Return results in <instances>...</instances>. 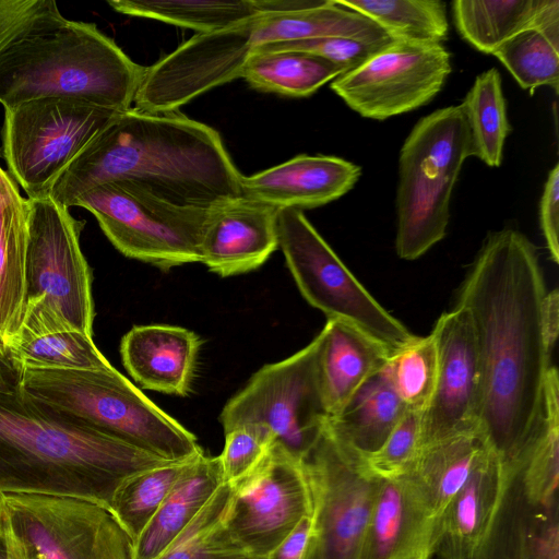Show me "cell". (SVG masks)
<instances>
[{
  "instance_id": "cell-46",
  "label": "cell",
  "mask_w": 559,
  "mask_h": 559,
  "mask_svg": "<svg viewBox=\"0 0 559 559\" xmlns=\"http://www.w3.org/2000/svg\"><path fill=\"white\" fill-rule=\"evenodd\" d=\"M21 372L16 368L9 352L0 346V390L20 386Z\"/></svg>"
},
{
  "instance_id": "cell-34",
  "label": "cell",
  "mask_w": 559,
  "mask_h": 559,
  "mask_svg": "<svg viewBox=\"0 0 559 559\" xmlns=\"http://www.w3.org/2000/svg\"><path fill=\"white\" fill-rule=\"evenodd\" d=\"M16 368L99 370L111 367L92 336L76 330L19 336L8 349Z\"/></svg>"
},
{
  "instance_id": "cell-4",
  "label": "cell",
  "mask_w": 559,
  "mask_h": 559,
  "mask_svg": "<svg viewBox=\"0 0 559 559\" xmlns=\"http://www.w3.org/2000/svg\"><path fill=\"white\" fill-rule=\"evenodd\" d=\"M144 70L94 23L66 20L0 55V104L69 97L122 112Z\"/></svg>"
},
{
  "instance_id": "cell-49",
  "label": "cell",
  "mask_w": 559,
  "mask_h": 559,
  "mask_svg": "<svg viewBox=\"0 0 559 559\" xmlns=\"http://www.w3.org/2000/svg\"><path fill=\"white\" fill-rule=\"evenodd\" d=\"M421 559H430V558H421Z\"/></svg>"
},
{
  "instance_id": "cell-6",
  "label": "cell",
  "mask_w": 559,
  "mask_h": 559,
  "mask_svg": "<svg viewBox=\"0 0 559 559\" xmlns=\"http://www.w3.org/2000/svg\"><path fill=\"white\" fill-rule=\"evenodd\" d=\"M473 156L462 105L432 111L414 126L399 157L395 249L415 260L444 238L450 202L464 162Z\"/></svg>"
},
{
  "instance_id": "cell-11",
  "label": "cell",
  "mask_w": 559,
  "mask_h": 559,
  "mask_svg": "<svg viewBox=\"0 0 559 559\" xmlns=\"http://www.w3.org/2000/svg\"><path fill=\"white\" fill-rule=\"evenodd\" d=\"M277 237L301 295L328 320L353 325L391 354L416 336L369 294L301 210H278Z\"/></svg>"
},
{
  "instance_id": "cell-7",
  "label": "cell",
  "mask_w": 559,
  "mask_h": 559,
  "mask_svg": "<svg viewBox=\"0 0 559 559\" xmlns=\"http://www.w3.org/2000/svg\"><path fill=\"white\" fill-rule=\"evenodd\" d=\"M27 200L26 306L16 337L62 330L92 336L93 277L80 246L84 221L50 195Z\"/></svg>"
},
{
  "instance_id": "cell-26",
  "label": "cell",
  "mask_w": 559,
  "mask_h": 559,
  "mask_svg": "<svg viewBox=\"0 0 559 559\" xmlns=\"http://www.w3.org/2000/svg\"><path fill=\"white\" fill-rule=\"evenodd\" d=\"M321 37H343L367 44L394 40L370 19L335 0H322L316 7L296 11L264 12L251 20L252 50L266 44Z\"/></svg>"
},
{
  "instance_id": "cell-37",
  "label": "cell",
  "mask_w": 559,
  "mask_h": 559,
  "mask_svg": "<svg viewBox=\"0 0 559 559\" xmlns=\"http://www.w3.org/2000/svg\"><path fill=\"white\" fill-rule=\"evenodd\" d=\"M384 370L405 408L423 414L432 397L438 373L432 334L415 336L394 350L388 357Z\"/></svg>"
},
{
  "instance_id": "cell-36",
  "label": "cell",
  "mask_w": 559,
  "mask_h": 559,
  "mask_svg": "<svg viewBox=\"0 0 559 559\" xmlns=\"http://www.w3.org/2000/svg\"><path fill=\"white\" fill-rule=\"evenodd\" d=\"M193 459L171 462L141 472L126 480L117 490L111 513L133 543Z\"/></svg>"
},
{
  "instance_id": "cell-18",
  "label": "cell",
  "mask_w": 559,
  "mask_h": 559,
  "mask_svg": "<svg viewBox=\"0 0 559 559\" xmlns=\"http://www.w3.org/2000/svg\"><path fill=\"white\" fill-rule=\"evenodd\" d=\"M278 210L242 195L214 206L203 231L201 263L222 277L260 267L278 247Z\"/></svg>"
},
{
  "instance_id": "cell-41",
  "label": "cell",
  "mask_w": 559,
  "mask_h": 559,
  "mask_svg": "<svg viewBox=\"0 0 559 559\" xmlns=\"http://www.w3.org/2000/svg\"><path fill=\"white\" fill-rule=\"evenodd\" d=\"M275 441L271 430L261 425H241L226 432L224 450L218 455L224 481L234 485L243 478Z\"/></svg>"
},
{
  "instance_id": "cell-24",
  "label": "cell",
  "mask_w": 559,
  "mask_h": 559,
  "mask_svg": "<svg viewBox=\"0 0 559 559\" xmlns=\"http://www.w3.org/2000/svg\"><path fill=\"white\" fill-rule=\"evenodd\" d=\"M456 31L471 46L492 53L514 35L537 29L559 45L558 0H455Z\"/></svg>"
},
{
  "instance_id": "cell-23",
  "label": "cell",
  "mask_w": 559,
  "mask_h": 559,
  "mask_svg": "<svg viewBox=\"0 0 559 559\" xmlns=\"http://www.w3.org/2000/svg\"><path fill=\"white\" fill-rule=\"evenodd\" d=\"M28 238V200L0 167V346L7 352L25 312Z\"/></svg>"
},
{
  "instance_id": "cell-29",
  "label": "cell",
  "mask_w": 559,
  "mask_h": 559,
  "mask_svg": "<svg viewBox=\"0 0 559 559\" xmlns=\"http://www.w3.org/2000/svg\"><path fill=\"white\" fill-rule=\"evenodd\" d=\"M490 448L479 430L453 435L420 448L407 475L429 502L437 520Z\"/></svg>"
},
{
  "instance_id": "cell-3",
  "label": "cell",
  "mask_w": 559,
  "mask_h": 559,
  "mask_svg": "<svg viewBox=\"0 0 559 559\" xmlns=\"http://www.w3.org/2000/svg\"><path fill=\"white\" fill-rule=\"evenodd\" d=\"M167 463L50 414L20 386L0 390V493L74 497L111 511L126 480Z\"/></svg>"
},
{
  "instance_id": "cell-47",
  "label": "cell",
  "mask_w": 559,
  "mask_h": 559,
  "mask_svg": "<svg viewBox=\"0 0 559 559\" xmlns=\"http://www.w3.org/2000/svg\"><path fill=\"white\" fill-rule=\"evenodd\" d=\"M0 559H8L3 535L0 530Z\"/></svg>"
},
{
  "instance_id": "cell-5",
  "label": "cell",
  "mask_w": 559,
  "mask_h": 559,
  "mask_svg": "<svg viewBox=\"0 0 559 559\" xmlns=\"http://www.w3.org/2000/svg\"><path fill=\"white\" fill-rule=\"evenodd\" d=\"M20 390L50 414L170 462L203 450L195 436L112 366L99 370L25 369Z\"/></svg>"
},
{
  "instance_id": "cell-19",
  "label": "cell",
  "mask_w": 559,
  "mask_h": 559,
  "mask_svg": "<svg viewBox=\"0 0 559 559\" xmlns=\"http://www.w3.org/2000/svg\"><path fill=\"white\" fill-rule=\"evenodd\" d=\"M437 516L408 475L379 478L360 559L430 558Z\"/></svg>"
},
{
  "instance_id": "cell-2",
  "label": "cell",
  "mask_w": 559,
  "mask_h": 559,
  "mask_svg": "<svg viewBox=\"0 0 559 559\" xmlns=\"http://www.w3.org/2000/svg\"><path fill=\"white\" fill-rule=\"evenodd\" d=\"M240 178L212 127L177 111L131 107L87 144L50 197L70 207L95 186L128 181L171 204L212 209L242 195Z\"/></svg>"
},
{
  "instance_id": "cell-30",
  "label": "cell",
  "mask_w": 559,
  "mask_h": 559,
  "mask_svg": "<svg viewBox=\"0 0 559 559\" xmlns=\"http://www.w3.org/2000/svg\"><path fill=\"white\" fill-rule=\"evenodd\" d=\"M347 70L324 58L300 51L252 55L242 71L253 88L290 97H307Z\"/></svg>"
},
{
  "instance_id": "cell-1",
  "label": "cell",
  "mask_w": 559,
  "mask_h": 559,
  "mask_svg": "<svg viewBox=\"0 0 559 559\" xmlns=\"http://www.w3.org/2000/svg\"><path fill=\"white\" fill-rule=\"evenodd\" d=\"M546 293L536 247L504 228L487 236L457 295L480 364L478 430L507 465L520 461L543 420L551 367L542 324Z\"/></svg>"
},
{
  "instance_id": "cell-12",
  "label": "cell",
  "mask_w": 559,
  "mask_h": 559,
  "mask_svg": "<svg viewBox=\"0 0 559 559\" xmlns=\"http://www.w3.org/2000/svg\"><path fill=\"white\" fill-rule=\"evenodd\" d=\"M321 335L294 355L259 369L224 406V432L241 425L266 427L276 442L304 461L329 418L320 380Z\"/></svg>"
},
{
  "instance_id": "cell-45",
  "label": "cell",
  "mask_w": 559,
  "mask_h": 559,
  "mask_svg": "<svg viewBox=\"0 0 559 559\" xmlns=\"http://www.w3.org/2000/svg\"><path fill=\"white\" fill-rule=\"evenodd\" d=\"M542 324L547 347L552 353L559 332V293L556 288L547 292L544 297Z\"/></svg>"
},
{
  "instance_id": "cell-16",
  "label": "cell",
  "mask_w": 559,
  "mask_h": 559,
  "mask_svg": "<svg viewBox=\"0 0 559 559\" xmlns=\"http://www.w3.org/2000/svg\"><path fill=\"white\" fill-rule=\"evenodd\" d=\"M507 484L474 559H559V466L508 465Z\"/></svg>"
},
{
  "instance_id": "cell-8",
  "label": "cell",
  "mask_w": 559,
  "mask_h": 559,
  "mask_svg": "<svg viewBox=\"0 0 559 559\" xmlns=\"http://www.w3.org/2000/svg\"><path fill=\"white\" fill-rule=\"evenodd\" d=\"M119 111L69 97H43L4 109L1 154L27 199L49 197L69 165Z\"/></svg>"
},
{
  "instance_id": "cell-33",
  "label": "cell",
  "mask_w": 559,
  "mask_h": 559,
  "mask_svg": "<svg viewBox=\"0 0 559 559\" xmlns=\"http://www.w3.org/2000/svg\"><path fill=\"white\" fill-rule=\"evenodd\" d=\"M461 105L471 131L473 156L489 167H499L511 132L499 71L491 68L480 73Z\"/></svg>"
},
{
  "instance_id": "cell-25",
  "label": "cell",
  "mask_w": 559,
  "mask_h": 559,
  "mask_svg": "<svg viewBox=\"0 0 559 559\" xmlns=\"http://www.w3.org/2000/svg\"><path fill=\"white\" fill-rule=\"evenodd\" d=\"M320 335L321 389L329 417H333L384 367L391 353L358 329L338 320H328Z\"/></svg>"
},
{
  "instance_id": "cell-43",
  "label": "cell",
  "mask_w": 559,
  "mask_h": 559,
  "mask_svg": "<svg viewBox=\"0 0 559 559\" xmlns=\"http://www.w3.org/2000/svg\"><path fill=\"white\" fill-rule=\"evenodd\" d=\"M539 224L550 259L559 262V165L548 173L539 203Z\"/></svg>"
},
{
  "instance_id": "cell-27",
  "label": "cell",
  "mask_w": 559,
  "mask_h": 559,
  "mask_svg": "<svg viewBox=\"0 0 559 559\" xmlns=\"http://www.w3.org/2000/svg\"><path fill=\"white\" fill-rule=\"evenodd\" d=\"M223 483L218 456L194 457L134 542V559H157Z\"/></svg>"
},
{
  "instance_id": "cell-38",
  "label": "cell",
  "mask_w": 559,
  "mask_h": 559,
  "mask_svg": "<svg viewBox=\"0 0 559 559\" xmlns=\"http://www.w3.org/2000/svg\"><path fill=\"white\" fill-rule=\"evenodd\" d=\"M531 94L540 86L558 93L559 45L537 29L521 32L502 43L491 53Z\"/></svg>"
},
{
  "instance_id": "cell-39",
  "label": "cell",
  "mask_w": 559,
  "mask_h": 559,
  "mask_svg": "<svg viewBox=\"0 0 559 559\" xmlns=\"http://www.w3.org/2000/svg\"><path fill=\"white\" fill-rule=\"evenodd\" d=\"M421 414L406 411L383 444L362 457L366 467L378 478L407 475L420 451Z\"/></svg>"
},
{
  "instance_id": "cell-44",
  "label": "cell",
  "mask_w": 559,
  "mask_h": 559,
  "mask_svg": "<svg viewBox=\"0 0 559 559\" xmlns=\"http://www.w3.org/2000/svg\"><path fill=\"white\" fill-rule=\"evenodd\" d=\"M312 532V513L305 516L266 559H304Z\"/></svg>"
},
{
  "instance_id": "cell-13",
  "label": "cell",
  "mask_w": 559,
  "mask_h": 559,
  "mask_svg": "<svg viewBox=\"0 0 559 559\" xmlns=\"http://www.w3.org/2000/svg\"><path fill=\"white\" fill-rule=\"evenodd\" d=\"M312 490V532L304 559H360L379 478L324 429L302 461Z\"/></svg>"
},
{
  "instance_id": "cell-42",
  "label": "cell",
  "mask_w": 559,
  "mask_h": 559,
  "mask_svg": "<svg viewBox=\"0 0 559 559\" xmlns=\"http://www.w3.org/2000/svg\"><path fill=\"white\" fill-rule=\"evenodd\" d=\"M385 44L388 43L367 44L343 37H321L262 45L254 48L251 56L261 52L300 51L324 58L350 71L368 60Z\"/></svg>"
},
{
  "instance_id": "cell-21",
  "label": "cell",
  "mask_w": 559,
  "mask_h": 559,
  "mask_svg": "<svg viewBox=\"0 0 559 559\" xmlns=\"http://www.w3.org/2000/svg\"><path fill=\"white\" fill-rule=\"evenodd\" d=\"M509 466L490 448L437 520L430 559H474L498 509Z\"/></svg>"
},
{
  "instance_id": "cell-20",
  "label": "cell",
  "mask_w": 559,
  "mask_h": 559,
  "mask_svg": "<svg viewBox=\"0 0 559 559\" xmlns=\"http://www.w3.org/2000/svg\"><path fill=\"white\" fill-rule=\"evenodd\" d=\"M360 166L336 156L298 155L240 178L241 194L276 209H313L341 198L358 181Z\"/></svg>"
},
{
  "instance_id": "cell-31",
  "label": "cell",
  "mask_w": 559,
  "mask_h": 559,
  "mask_svg": "<svg viewBox=\"0 0 559 559\" xmlns=\"http://www.w3.org/2000/svg\"><path fill=\"white\" fill-rule=\"evenodd\" d=\"M116 12L156 20L197 33L243 23L260 14L258 0H108Z\"/></svg>"
},
{
  "instance_id": "cell-40",
  "label": "cell",
  "mask_w": 559,
  "mask_h": 559,
  "mask_svg": "<svg viewBox=\"0 0 559 559\" xmlns=\"http://www.w3.org/2000/svg\"><path fill=\"white\" fill-rule=\"evenodd\" d=\"M66 20L53 0H0V55Z\"/></svg>"
},
{
  "instance_id": "cell-32",
  "label": "cell",
  "mask_w": 559,
  "mask_h": 559,
  "mask_svg": "<svg viewBox=\"0 0 559 559\" xmlns=\"http://www.w3.org/2000/svg\"><path fill=\"white\" fill-rule=\"evenodd\" d=\"M335 2L367 16L394 40L441 44L448 38L447 9L441 0H335Z\"/></svg>"
},
{
  "instance_id": "cell-22",
  "label": "cell",
  "mask_w": 559,
  "mask_h": 559,
  "mask_svg": "<svg viewBox=\"0 0 559 559\" xmlns=\"http://www.w3.org/2000/svg\"><path fill=\"white\" fill-rule=\"evenodd\" d=\"M200 337L175 325H135L120 343L129 374L144 389L186 396L191 390Z\"/></svg>"
},
{
  "instance_id": "cell-9",
  "label": "cell",
  "mask_w": 559,
  "mask_h": 559,
  "mask_svg": "<svg viewBox=\"0 0 559 559\" xmlns=\"http://www.w3.org/2000/svg\"><path fill=\"white\" fill-rule=\"evenodd\" d=\"M0 525L19 559H134L111 511L88 500L0 493Z\"/></svg>"
},
{
  "instance_id": "cell-35",
  "label": "cell",
  "mask_w": 559,
  "mask_h": 559,
  "mask_svg": "<svg viewBox=\"0 0 559 559\" xmlns=\"http://www.w3.org/2000/svg\"><path fill=\"white\" fill-rule=\"evenodd\" d=\"M233 489L224 481L157 559H227L246 555L224 526Z\"/></svg>"
},
{
  "instance_id": "cell-48",
  "label": "cell",
  "mask_w": 559,
  "mask_h": 559,
  "mask_svg": "<svg viewBox=\"0 0 559 559\" xmlns=\"http://www.w3.org/2000/svg\"><path fill=\"white\" fill-rule=\"evenodd\" d=\"M227 559H266V558L254 557V556H250V555H242V556L231 557V558H227Z\"/></svg>"
},
{
  "instance_id": "cell-28",
  "label": "cell",
  "mask_w": 559,
  "mask_h": 559,
  "mask_svg": "<svg viewBox=\"0 0 559 559\" xmlns=\"http://www.w3.org/2000/svg\"><path fill=\"white\" fill-rule=\"evenodd\" d=\"M406 411L383 367L337 415L328 418L325 430L340 444L365 457L383 444Z\"/></svg>"
},
{
  "instance_id": "cell-10",
  "label": "cell",
  "mask_w": 559,
  "mask_h": 559,
  "mask_svg": "<svg viewBox=\"0 0 559 559\" xmlns=\"http://www.w3.org/2000/svg\"><path fill=\"white\" fill-rule=\"evenodd\" d=\"M73 206L91 212L123 255L164 271L201 262L203 231L213 209L171 204L128 181L95 186Z\"/></svg>"
},
{
  "instance_id": "cell-14",
  "label": "cell",
  "mask_w": 559,
  "mask_h": 559,
  "mask_svg": "<svg viewBox=\"0 0 559 559\" xmlns=\"http://www.w3.org/2000/svg\"><path fill=\"white\" fill-rule=\"evenodd\" d=\"M233 488L224 526L246 555L267 558L312 513L306 466L276 441Z\"/></svg>"
},
{
  "instance_id": "cell-17",
  "label": "cell",
  "mask_w": 559,
  "mask_h": 559,
  "mask_svg": "<svg viewBox=\"0 0 559 559\" xmlns=\"http://www.w3.org/2000/svg\"><path fill=\"white\" fill-rule=\"evenodd\" d=\"M431 334L438 353L432 397L421 414L420 448L433 441L478 430L481 372L473 325L465 309L442 313Z\"/></svg>"
},
{
  "instance_id": "cell-15",
  "label": "cell",
  "mask_w": 559,
  "mask_h": 559,
  "mask_svg": "<svg viewBox=\"0 0 559 559\" xmlns=\"http://www.w3.org/2000/svg\"><path fill=\"white\" fill-rule=\"evenodd\" d=\"M451 71L442 44L391 40L333 80L331 88L361 117L385 120L431 102Z\"/></svg>"
}]
</instances>
